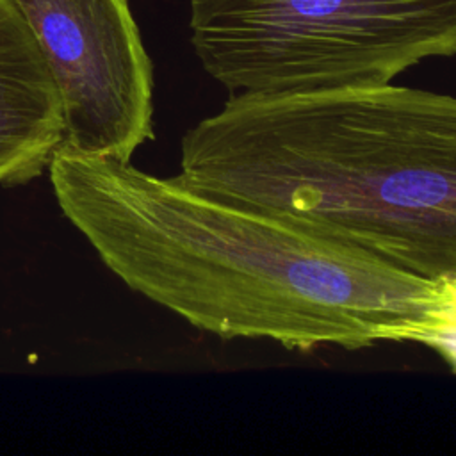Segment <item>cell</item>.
<instances>
[{"mask_svg":"<svg viewBox=\"0 0 456 456\" xmlns=\"http://www.w3.org/2000/svg\"><path fill=\"white\" fill-rule=\"evenodd\" d=\"M191 45L232 94L390 84L456 55V0H191Z\"/></svg>","mask_w":456,"mask_h":456,"instance_id":"3","label":"cell"},{"mask_svg":"<svg viewBox=\"0 0 456 456\" xmlns=\"http://www.w3.org/2000/svg\"><path fill=\"white\" fill-rule=\"evenodd\" d=\"M57 86L64 141L130 162L153 139V69L128 0H12Z\"/></svg>","mask_w":456,"mask_h":456,"instance_id":"4","label":"cell"},{"mask_svg":"<svg viewBox=\"0 0 456 456\" xmlns=\"http://www.w3.org/2000/svg\"><path fill=\"white\" fill-rule=\"evenodd\" d=\"M187 187L456 278V96L383 84L232 94L182 139Z\"/></svg>","mask_w":456,"mask_h":456,"instance_id":"2","label":"cell"},{"mask_svg":"<svg viewBox=\"0 0 456 456\" xmlns=\"http://www.w3.org/2000/svg\"><path fill=\"white\" fill-rule=\"evenodd\" d=\"M48 173L66 219L125 285L221 338L360 349L428 344L445 324L447 280L289 219L66 144Z\"/></svg>","mask_w":456,"mask_h":456,"instance_id":"1","label":"cell"},{"mask_svg":"<svg viewBox=\"0 0 456 456\" xmlns=\"http://www.w3.org/2000/svg\"><path fill=\"white\" fill-rule=\"evenodd\" d=\"M62 141L53 77L12 0H0V185L41 176Z\"/></svg>","mask_w":456,"mask_h":456,"instance_id":"5","label":"cell"}]
</instances>
